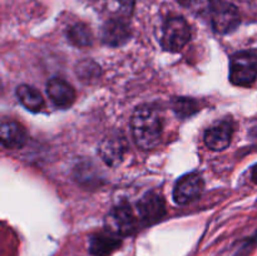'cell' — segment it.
I'll use <instances>...</instances> for the list:
<instances>
[{"instance_id":"cell-1","label":"cell","mask_w":257,"mask_h":256,"mask_svg":"<svg viewBox=\"0 0 257 256\" xmlns=\"http://www.w3.org/2000/svg\"><path fill=\"white\" fill-rule=\"evenodd\" d=\"M133 138L136 145L142 150H153L160 145L162 136V119L157 108L142 104L136 108L132 119Z\"/></svg>"},{"instance_id":"cell-2","label":"cell","mask_w":257,"mask_h":256,"mask_svg":"<svg viewBox=\"0 0 257 256\" xmlns=\"http://www.w3.org/2000/svg\"><path fill=\"white\" fill-rule=\"evenodd\" d=\"M257 79V54L251 50L238 52L231 57L230 80L237 87H251Z\"/></svg>"},{"instance_id":"cell-3","label":"cell","mask_w":257,"mask_h":256,"mask_svg":"<svg viewBox=\"0 0 257 256\" xmlns=\"http://www.w3.org/2000/svg\"><path fill=\"white\" fill-rule=\"evenodd\" d=\"M191 39V28L183 18L175 17L166 20L161 37V45L167 52H180Z\"/></svg>"},{"instance_id":"cell-4","label":"cell","mask_w":257,"mask_h":256,"mask_svg":"<svg viewBox=\"0 0 257 256\" xmlns=\"http://www.w3.org/2000/svg\"><path fill=\"white\" fill-rule=\"evenodd\" d=\"M136 228H137V220L133 215L132 208L127 203L118 205L108 213L105 218V231L119 237L132 235Z\"/></svg>"},{"instance_id":"cell-5","label":"cell","mask_w":257,"mask_h":256,"mask_svg":"<svg viewBox=\"0 0 257 256\" xmlns=\"http://www.w3.org/2000/svg\"><path fill=\"white\" fill-rule=\"evenodd\" d=\"M213 29L220 34H227L238 27L241 22L238 10L228 3H217L211 9Z\"/></svg>"},{"instance_id":"cell-6","label":"cell","mask_w":257,"mask_h":256,"mask_svg":"<svg viewBox=\"0 0 257 256\" xmlns=\"http://www.w3.org/2000/svg\"><path fill=\"white\" fill-rule=\"evenodd\" d=\"M203 190V180L197 173H187L176 182L173 188V198L178 205H188L201 195Z\"/></svg>"},{"instance_id":"cell-7","label":"cell","mask_w":257,"mask_h":256,"mask_svg":"<svg viewBox=\"0 0 257 256\" xmlns=\"http://www.w3.org/2000/svg\"><path fill=\"white\" fill-rule=\"evenodd\" d=\"M138 212L146 225H153L162 220L166 215V206L162 196L156 192H148L138 202Z\"/></svg>"},{"instance_id":"cell-8","label":"cell","mask_w":257,"mask_h":256,"mask_svg":"<svg viewBox=\"0 0 257 256\" xmlns=\"http://www.w3.org/2000/svg\"><path fill=\"white\" fill-rule=\"evenodd\" d=\"M47 93L52 102L62 109L72 107L75 100L74 88L62 78L50 79L47 84Z\"/></svg>"},{"instance_id":"cell-9","label":"cell","mask_w":257,"mask_h":256,"mask_svg":"<svg viewBox=\"0 0 257 256\" xmlns=\"http://www.w3.org/2000/svg\"><path fill=\"white\" fill-rule=\"evenodd\" d=\"M232 124L227 120L212 125L205 132V143L210 150L223 151L230 146L232 138Z\"/></svg>"},{"instance_id":"cell-10","label":"cell","mask_w":257,"mask_h":256,"mask_svg":"<svg viewBox=\"0 0 257 256\" xmlns=\"http://www.w3.org/2000/svg\"><path fill=\"white\" fill-rule=\"evenodd\" d=\"M131 38V29L123 19H109L102 28V40L110 47L123 45Z\"/></svg>"},{"instance_id":"cell-11","label":"cell","mask_w":257,"mask_h":256,"mask_svg":"<svg viewBox=\"0 0 257 256\" xmlns=\"http://www.w3.org/2000/svg\"><path fill=\"white\" fill-rule=\"evenodd\" d=\"M127 150V142L122 136H109L99 146V155L108 166H115L122 161Z\"/></svg>"},{"instance_id":"cell-12","label":"cell","mask_w":257,"mask_h":256,"mask_svg":"<svg viewBox=\"0 0 257 256\" xmlns=\"http://www.w3.org/2000/svg\"><path fill=\"white\" fill-rule=\"evenodd\" d=\"M122 240L119 236L105 232L94 233L89 237V253L92 256H110L120 247Z\"/></svg>"},{"instance_id":"cell-13","label":"cell","mask_w":257,"mask_h":256,"mask_svg":"<svg viewBox=\"0 0 257 256\" xmlns=\"http://www.w3.org/2000/svg\"><path fill=\"white\" fill-rule=\"evenodd\" d=\"M2 136V145L9 150L22 148L27 142V131L14 120H4L0 128Z\"/></svg>"},{"instance_id":"cell-14","label":"cell","mask_w":257,"mask_h":256,"mask_svg":"<svg viewBox=\"0 0 257 256\" xmlns=\"http://www.w3.org/2000/svg\"><path fill=\"white\" fill-rule=\"evenodd\" d=\"M17 97L24 108L30 112H40L44 105V98L38 89L30 85L23 84L17 88Z\"/></svg>"},{"instance_id":"cell-15","label":"cell","mask_w":257,"mask_h":256,"mask_svg":"<svg viewBox=\"0 0 257 256\" xmlns=\"http://www.w3.org/2000/svg\"><path fill=\"white\" fill-rule=\"evenodd\" d=\"M105 12L110 19H128L135 9V0H105Z\"/></svg>"},{"instance_id":"cell-16","label":"cell","mask_w":257,"mask_h":256,"mask_svg":"<svg viewBox=\"0 0 257 256\" xmlns=\"http://www.w3.org/2000/svg\"><path fill=\"white\" fill-rule=\"evenodd\" d=\"M68 39L73 45L79 48L90 47L93 44V34L83 23H77L68 29Z\"/></svg>"},{"instance_id":"cell-17","label":"cell","mask_w":257,"mask_h":256,"mask_svg":"<svg viewBox=\"0 0 257 256\" xmlns=\"http://www.w3.org/2000/svg\"><path fill=\"white\" fill-rule=\"evenodd\" d=\"M172 108L180 118H188L200 110L197 100L187 97H177L172 99Z\"/></svg>"},{"instance_id":"cell-18","label":"cell","mask_w":257,"mask_h":256,"mask_svg":"<svg viewBox=\"0 0 257 256\" xmlns=\"http://www.w3.org/2000/svg\"><path fill=\"white\" fill-rule=\"evenodd\" d=\"M77 74L79 79L90 80L99 75V67L92 60H84L77 67Z\"/></svg>"},{"instance_id":"cell-19","label":"cell","mask_w":257,"mask_h":256,"mask_svg":"<svg viewBox=\"0 0 257 256\" xmlns=\"http://www.w3.org/2000/svg\"><path fill=\"white\" fill-rule=\"evenodd\" d=\"M181 4L187 9L192 10V12L202 14L207 10H211L213 7L212 0H180Z\"/></svg>"},{"instance_id":"cell-20","label":"cell","mask_w":257,"mask_h":256,"mask_svg":"<svg viewBox=\"0 0 257 256\" xmlns=\"http://www.w3.org/2000/svg\"><path fill=\"white\" fill-rule=\"evenodd\" d=\"M251 178H252L253 182L257 183V165L253 166L252 170H251Z\"/></svg>"}]
</instances>
